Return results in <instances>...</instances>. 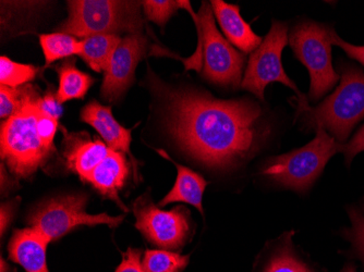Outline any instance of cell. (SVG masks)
<instances>
[{
  "mask_svg": "<svg viewBox=\"0 0 364 272\" xmlns=\"http://www.w3.org/2000/svg\"><path fill=\"white\" fill-rule=\"evenodd\" d=\"M165 124L186 155L208 169H237L271 144L277 116L249 97L220 99L198 89L161 85Z\"/></svg>",
  "mask_w": 364,
  "mask_h": 272,
  "instance_id": "1",
  "label": "cell"
},
{
  "mask_svg": "<svg viewBox=\"0 0 364 272\" xmlns=\"http://www.w3.org/2000/svg\"><path fill=\"white\" fill-rule=\"evenodd\" d=\"M338 87L322 103L311 107L309 100L296 102L294 107L296 119L302 128L308 131L323 129L343 144L364 119V72L358 65L343 61L338 65Z\"/></svg>",
  "mask_w": 364,
  "mask_h": 272,
  "instance_id": "2",
  "label": "cell"
},
{
  "mask_svg": "<svg viewBox=\"0 0 364 272\" xmlns=\"http://www.w3.org/2000/svg\"><path fill=\"white\" fill-rule=\"evenodd\" d=\"M192 16L198 30V49L193 56L181 59L186 70L194 69L210 83L237 89L242 83L245 57L223 38L216 28L214 12L210 3L203 1L201 9L194 12L191 3L185 8Z\"/></svg>",
  "mask_w": 364,
  "mask_h": 272,
  "instance_id": "3",
  "label": "cell"
},
{
  "mask_svg": "<svg viewBox=\"0 0 364 272\" xmlns=\"http://www.w3.org/2000/svg\"><path fill=\"white\" fill-rule=\"evenodd\" d=\"M21 106L1 124V159L18 178L28 179L54 151L43 144L38 132V95L33 85L24 87Z\"/></svg>",
  "mask_w": 364,
  "mask_h": 272,
  "instance_id": "4",
  "label": "cell"
},
{
  "mask_svg": "<svg viewBox=\"0 0 364 272\" xmlns=\"http://www.w3.org/2000/svg\"><path fill=\"white\" fill-rule=\"evenodd\" d=\"M316 132L314 140L306 146L269 157L262 165L261 175L285 189L299 193L308 191L322 175L329 159L343 149V144L326 131L318 128Z\"/></svg>",
  "mask_w": 364,
  "mask_h": 272,
  "instance_id": "5",
  "label": "cell"
},
{
  "mask_svg": "<svg viewBox=\"0 0 364 272\" xmlns=\"http://www.w3.org/2000/svg\"><path fill=\"white\" fill-rule=\"evenodd\" d=\"M139 1L119 0H71L69 16L60 26L61 32L80 38L100 34L128 32L138 34L142 30Z\"/></svg>",
  "mask_w": 364,
  "mask_h": 272,
  "instance_id": "6",
  "label": "cell"
},
{
  "mask_svg": "<svg viewBox=\"0 0 364 272\" xmlns=\"http://www.w3.org/2000/svg\"><path fill=\"white\" fill-rule=\"evenodd\" d=\"M332 30L328 24L304 19L296 22L288 36L294 57L310 75L308 100L312 103H318L332 91L341 77L333 67Z\"/></svg>",
  "mask_w": 364,
  "mask_h": 272,
  "instance_id": "7",
  "label": "cell"
},
{
  "mask_svg": "<svg viewBox=\"0 0 364 272\" xmlns=\"http://www.w3.org/2000/svg\"><path fill=\"white\" fill-rule=\"evenodd\" d=\"M289 28L286 22L273 20L271 30L262 44L251 53L241 87L264 102V92L272 83H282L296 93V102H306L294 82L284 70L282 54L288 43Z\"/></svg>",
  "mask_w": 364,
  "mask_h": 272,
  "instance_id": "8",
  "label": "cell"
},
{
  "mask_svg": "<svg viewBox=\"0 0 364 272\" xmlns=\"http://www.w3.org/2000/svg\"><path fill=\"white\" fill-rule=\"evenodd\" d=\"M87 196L83 194L50 198L28 216V224L52 242L80 226L107 224L110 228H117L124 220V216L112 217L106 212L87 214Z\"/></svg>",
  "mask_w": 364,
  "mask_h": 272,
  "instance_id": "9",
  "label": "cell"
},
{
  "mask_svg": "<svg viewBox=\"0 0 364 272\" xmlns=\"http://www.w3.org/2000/svg\"><path fill=\"white\" fill-rule=\"evenodd\" d=\"M136 228L153 245L166 251H180L191 240V214L183 206L161 210L147 196L134 202Z\"/></svg>",
  "mask_w": 364,
  "mask_h": 272,
  "instance_id": "10",
  "label": "cell"
},
{
  "mask_svg": "<svg viewBox=\"0 0 364 272\" xmlns=\"http://www.w3.org/2000/svg\"><path fill=\"white\" fill-rule=\"evenodd\" d=\"M147 40L138 34L122 38L104 75L102 96L108 102L119 99L134 81L138 63L146 54Z\"/></svg>",
  "mask_w": 364,
  "mask_h": 272,
  "instance_id": "11",
  "label": "cell"
},
{
  "mask_svg": "<svg viewBox=\"0 0 364 272\" xmlns=\"http://www.w3.org/2000/svg\"><path fill=\"white\" fill-rule=\"evenodd\" d=\"M49 243L48 237L36 229H16L8 245L9 259L26 272H49L46 261Z\"/></svg>",
  "mask_w": 364,
  "mask_h": 272,
  "instance_id": "12",
  "label": "cell"
},
{
  "mask_svg": "<svg viewBox=\"0 0 364 272\" xmlns=\"http://www.w3.org/2000/svg\"><path fill=\"white\" fill-rule=\"evenodd\" d=\"M129 175L130 165L127 161L126 154L112 149L106 158L93 170L87 182L103 197L114 200L122 210H126L120 200L119 192L126 184Z\"/></svg>",
  "mask_w": 364,
  "mask_h": 272,
  "instance_id": "13",
  "label": "cell"
},
{
  "mask_svg": "<svg viewBox=\"0 0 364 272\" xmlns=\"http://www.w3.org/2000/svg\"><path fill=\"white\" fill-rule=\"evenodd\" d=\"M210 4L227 40L245 54L255 52L263 38L257 36L250 24L243 20L240 7L222 0H212Z\"/></svg>",
  "mask_w": 364,
  "mask_h": 272,
  "instance_id": "14",
  "label": "cell"
},
{
  "mask_svg": "<svg viewBox=\"0 0 364 272\" xmlns=\"http://www.w3.org/2000/svg\"><path fill=\"white\" fill-rule=\"evenodd\" d=\"M80 119L95 129L110 149L129 154L130 158L134 159L130 151L131 130L118 124L112 108L93 100L82 109Z\"/></svg>",
  "mask_w": 364,
  "mask_h": 272,
  "instance_id": "15",
  "label": "cell"
},
{
  "mask_svg": "<svg viewBox=\"0 0 364 272\" xmlns=\"http://www.w3.org/2000/svg\"><path fill=\"white\" fill-rule=\"evenodd\" d=\"M112 149L100 140L91 141L87 135H69L65 142V163L69 170L87 182L93 170L106 158Z\"/></svg>",
  "mask_w": 364,
  "mask_h": 272,
  "instance_id": "16",
  "label": "cell"
},
{
  "mask_svg": "<svg viewBox=\"0 0 364 272\" xmlns=\"http://www.w3.org/2000/svg\"><path fill=\"white\" fill-rule=\"evenodd\" d=\"M157 153L177 168V179H176L175 185L171 192L159 202V206L164 207L173 202H185L196 207L203 216L202 200H203L204 191L208 182L193 170L176 163L166 154V151L159 149Z\"/></svg>",
  "mask_w": 364,
  "mask_h": 272,
  "instance_id": "17",
  "label": "cell"
},
{
  "mask_svg": "<svg viewBox=\"0 0 364 272\" xmlns=\"http://www.w3.org/2000/svg\"><path fill=\"white\" fill-rule=\"evenodd\" d=\"M292 234L294 232L285 233L269 249L261 272H313L294 251Z\"/></svg>",
  "mask_w": 364,
  "mask_h": 272,
  "instance_id": "18",
  "label": "cell"
},
{
  "mask_svg": "<svg viewBox=\"0 0 364 272\" xmlns=\"http://www.w3.org/2000/svg\"><path fill=\"white\" fill-rule=\"evenodd\" d=\"M81 40L82 52L80 57L92 70L105 72L122 38L116 34H100Z\"/></svg>",
  "mask_w": 364,
  "mask_h": 272,
  "instance_id": "19",
  "label": "cell"
},
{
  "mask_svg": "<svg viewBox=\"0 0 364 272\" xmlns=\"http://www.w3.org/2000/svg\"><path fill=\"white\" fill-rule=\"evenodd\" d=\"M59 87L56 93L57 99L63 105L73 99H83L91 89L95 80L82 72L75 65V61H65L57 67Z\"/></svg>",
  "mask_w": 364,
  "mask_h": 272,
  "instance_id": "20",
  "label": "cell"
},
{
  "mask_svg": "<svg viewBox=\"0 0 364 272\" xmlns=\"http://www.w3.org/2000/svg\"><path fill=\"white\" fill-rule=\"evenodd\" d=\"M40 44L44 53L45 67L61 59L80 56L82 52V40L63 32L43 34L40 36Z\"/></svg>",
  "mask_w": 364,
  "mask_h": 272,
  "instance_id": "21",
  "label": "cell"
},
{
  "mask_svg": "<svg viewBox=\"0 0 364 272\" xmlns=\"http://www.w3.org/2000/svg\"><path fill=\"white\" fill-rule=\"evenodd\" d=\"M189 261L190 255H180L166 249H149L143 256L142 265L146 272H182Z\"/></svg>",
  "mask_w": 364,
  "mask_h": 272,
  "instance_id": "22",
  "label": "cell"
},
{
  "mask_svg": "<svg viewBox=\"0 0 364 272\" xmlns=\"http://www.w3.org/2000/svg\"><path fill=\"white\" fill-rule=\"evenodd\" d=\"M40 71L36 65L14 62L5 56L0 58V83L4 87L19 89L36 79Z\"/></svg>",
  "mask_w": 364,
  "mask_h": 272,
  "instance_id": "23",
  "label": "cell"
},
{
  "mask_svg": "<svg viewBox=\"0 0 364 272\" xmlns=\"http://www.w3.org/2000/svg\"><path fill=\"white\" fill-rule=\"evenodd\" d=\"M187 4L188 1L147 0V1H143L142 6L147 19L164 28L178 10L185 9Z\"/></svg>",
  "mask_w": 364,
  "mask_h": 272,
  "instance_id": "24",
  "label": "cell"
},
{
  "mask_svg": "<svg viewBox=\"0 0 364 272\" xmlns=\"http://www.w3.org/2000/svg\"><path fill=\"white\" fill-rule=\"evenodd\" d=\"M24 87L19 89L11 87H0V116L1 119H9L12 114H16L22 104L24 96Z\"/></svg>",
  "mask_w": 364,
  "mask_h": 272,
  "instance_id": "25",
  "label": "cell"
},
{
  "mask_svg": "<svg viewBox=\"0 0 364 272\" xmlns=\"http://www.w3.org/2000/svg\"><path fill=\"white\" fill-rule=\"evenodd\" d=\"M349 217H350L353 227L347 235H348L349 240L353 242L355 251L364 261V217L362 216L359 210H355V208L349 210Z\"/></svg>",
  "mask_w": 364,
  "mask_h": 272,
  "instance_id": "26",
  "label": "cell"
},
{
  "mask_svg": "<svg viewBox=\"0 0 364 272\" xmlns=\"http://www.w3.org/2000/svg\"><path fill=\"white\" fill-rule=\"evenodd\" d=\"M40 109V108H38ZM58 121L57 119L52 118V116H46L42 114V111H38V132L40 135L41 140L43 144L55 151L54 138L56 135L57 129H58Z\"/></svg>",
  "mask_w": 364,
  "mask_h": 272,
  "instance_id": "27",
  "label": "cell"
},
{
  "mask_svg": "<svg viewBox=\"0 0 364 272\" xmlns=\"http://www.w3.org/2000/svg\"><path fill=\"white\" fill-rule=\"evenodd\" d=\"M141 249H127L126 254H124L122 263L118 266L117 270L114 272H146L143 267L141 261Z\"/></svg>",
  "mask_w": 364,
  "mask_h": 272,
  "instance_id": "28",
  "label": "cell"
},
{
  "mask_svg": "<svg viewBox=\"0 0 364 272\" xmlns=\"http://www.w3.org/2000/svg\"><path fill=\"white\" fill-rule=\"evenodd\" d=\"M331 42H332V45L343 49L349 58L358 61L364 67V46H358V45H353L350 43L346 42L337 34L334 28L331 32Z\"/></svg>",
  "mask_w": 364,
  "mask_h": 272,
  "instance_id": "29",
  "label": "cell"
},
{
  "mask_svg": "<svg viewBox=\"0 0 364 272\" xmlns=\"http://www.w3.org/2000/svg\"><path fill=\"white\" fill-rule=\"evenodd\" d=\"M361 151H364V126L358 130L349 142L343 143V149H341L347 165H350L353 158Z\"/></svg>",
  "mask_w": 364,
  "mask_h": 272,
  "instance_id": "30",
  "label": "cell"
},
{
  "mask_svg": "<svg viewBox=\"0 0 364 272\" xmlns=\"http://www.w3.org/2000/svg\"><path fill=\"white\" fill-rule=\"evenodd\" d=\"M38 108H40L42 114L52 116V118L57 119V120H59L61 114H63L61 104L59 103L58 99L52 91L47 92L43 97L40 98Z\"/></svg>",
  "mask_w": 364,
  "mask_h": 272,
  "instance_id": "31",
  "label": "cell"
},
{
  "mask_svg": "<svg viewBox=\"0 0 364 272\" xmlns=\"http://www.w3.org/2000/svg\"><path fill=\"white\" fill-rule=\"evenodd\" d=\"M16 200L12 202H4L1 205V214H0V220H1V236H4V233L7 230L9 224H11L12 219H14V212H16Z\"/></svg>",
  "mask_w": 364,
  "mask_h": 272,
  "instance_id": "32",
  "label": "cell"
},
{
  "mask_svg": "<svg viewBox=\"0 0 364 272\" xmlns=\"http://www.w3.org/2000/svg\"><path fill=\"white\" fill-rule=\"evenodd\" d=\"M1 272H14V269L8 266V263H5V259L4 257H1Z\"/></svg>",
  "mask_w": 364,
  "mask_h": 272,
  "instance_id": "33",
  "label": "cell"
},
{
  "mask_svg": "<svg viewBox=\"0 0 364 272\" xmlns=\"http://www.w3.org/2000/svg\"><path fill=\"white\" fill-rule=\"evenodd\" d=\"M346 272H355V270L353 269V268H349V269H347V271Z\"/></svg>",
  "mask_w": 364,
  "mask_h": 272,
  "instance_id": "34",
  "label": "cell"
}]
</instances>
